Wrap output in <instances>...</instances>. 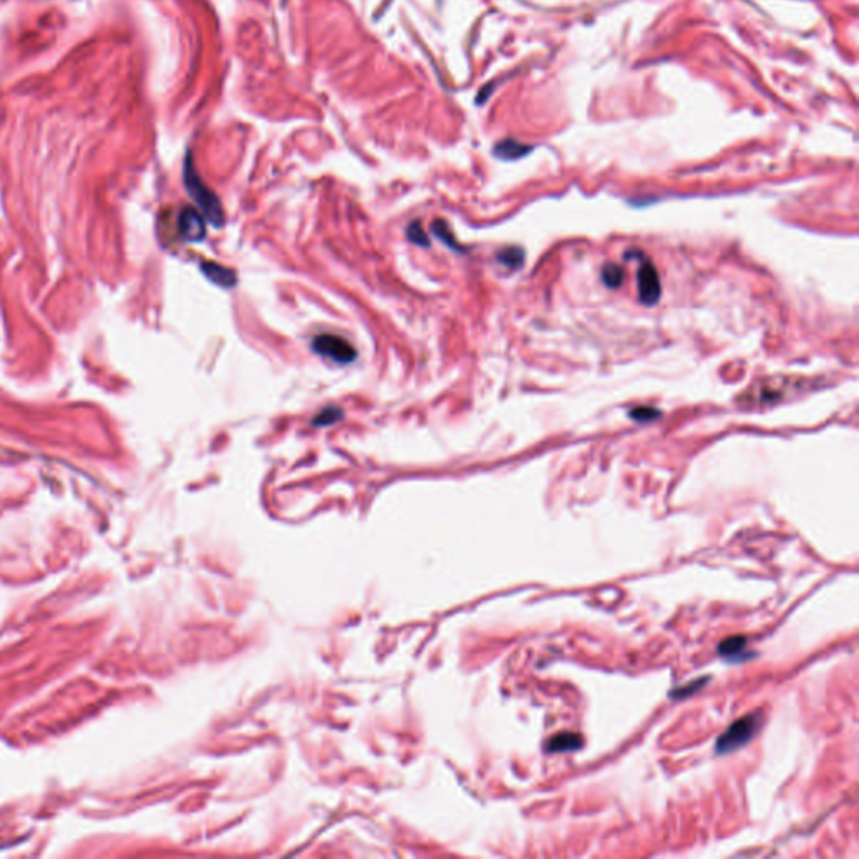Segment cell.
Wrapping results in <instances>:
<instances>
[{
	"instance_id": "cell-2",
	"label": "cell",
	"mask_w": 859,
	"mask_h": 859,
	"mask_svg": "<svg viewBox=\"0 0 859 859\" xmlns=\"http://www.w3.org/2000/svg\"><path fill=\"white\" fill-rule=\"evenodd\" d=\"M185 187L192 199L195 200V204L199 205V209L204 212L205 217L209 218V222L212 223L214 227H222L225 222L222 204H220L217 195L201 182L197 170L192 166L190 160H188L185 165Z\"/></svg>"
},
{
	"instance_id": "cell-8",
	"label": "cell",
	"mask_w": 859,
	"mask_h": 859,
	"mask_svg": "<svg viewBox=\"0 0 859 859\" xmlns=\"http://www.w3.org/2000/svg\"><path fill=\"white\" fill-rule=\"evenodd\" d=\"M201 271H204L206 279H210L214 284L225 287V289H232V287L237 284V274L233 272L232 269L223 267V265L220 264L204 262L201 264Z\"/></svg>"
},
{
	"instance_id": "cell-12",
	"label": "cell",
	"mask_w": 859,
	"mask_h": 859,
	"mask_svg": "<svg viewBox=\"0 0 859 859\" xmlns=\"http://www.w3.org/2000/svg\"><path fill=\"white\" fill-rule=\"evenodd\" d=\"M623 281H624L623 267H619V265H616V264L604 265V269H602V282H604L606 286L611 287V289H618V287L623 284Z\"/></svg>"
},
{
	"instance_id": "cell-5",
	"label": "cell",
	"mask_w": 859,
	"mask_h": 859,
	"mask_svg": "<svg viewBox=\"0 0 859 859\" xmlns=\"http://www.w3.org/2000/svg\"><path fill=\"white\" fill-rule=\"evenodd\" d=\"M638 292L643 304L655 305L661 296V284L655 265L648 259H643L638 269Z\"/></svg>"
},
{
	"instance_id": "cell-11",
	"label": "cell",
	"mask_w": 859,
	"mask_h": 859,
	"mask_svg": "<svg viewBox=\"0 0 859 859\" xmlns=\"http://www.w3.org/2000/svg\"><path fill=\"white\" fill-rule=\"evenodd\" d=\"M341 418H343V411H341L339 408L326 407L312 418V425L314 426H329V425L337 423Z\"/></svg>"
},
{
	"instance_id": "cell-9",
	"label": "cell",
	"mask_w": 859,
	"mask_h": 859,
	"mask_svg": "<svg viewBox=\"0 0 859 859\" xmlns=\"http://www.w3.org/2000/svg\"><path fill=\"white\" fill-rule=\"evenodd\" d=\"M745 650H747V638L745 636H730L718 645V655L727 661L747 660L745 656L750 655Z\"/></svg>"
},
{
	"instance_id": "cell-7",
	"label": "cell",
	"mask_w": 859,
	"mask_h": 859,
	"mask_svg": "<svg viewBox=\"0 0 859 859\" xmlns=\"http://www.w3.org/2000/svg\"><path fill=\"white\" fill-rule=\"evenodd\" d=\"M583 745H584L583 737L579 734H573V732H562V734H557L547 740L546 752H549V754L574 752V750L581 749Z\"/></svg>"
},
{
	"instance_id": "cell-1",
	"label": "cell",
	"mask_w": 859,
	"mask_h": 859,
	"mask_svg": "<svg viewBox=\"0 0 859 859\" xmlns=\"http://www.w3.org/2000/svg\"><path fill=\"white\" fill-rule=\"evenodd\" d=\"M762 712L749 713L735 720L718 737L717 744H715V752H717V755H727L735 752L737 749H742L757 735V732L762 728Z\"/></svg>"
},
{
	"instance_id": "cell-10",
	"label": "cell",
	"mask_w": 859,
	"mask_h": 859,
	"mask_svg": "<svg viewBox=\"0 0 859 859\" xmlns=\"http://www.w3.org/2000/svg\"><path fill=\"white\" fill-rule=\"evenodd\" d=\"M532 150V146L524 145V143L515 141V139H503L496 146V155L502 160H517L522 158Z\"/></svg>"
},
{
	"instance_id": "cell-17",
	"label": "cell",
	"mask_w": 859,
	"mask_h": 859,
	"mask_svg": "<svg viewBox=\"0 0 859 859\" xmlns=\"http://www.w3.org/2000/svg\"><path fill=\"white\" fill-rule=\"evenodd\" d=\"M658 415H660V411H656L655 408H645V407H641V408H635V410H633V411H629V416H633V418H635L636 421H650V420H655V418L658 416Z\"/></svg>"
},
{
	"instance_id": "cell-6",
	"label": "cell",
	"mask_w": 859,
	"mask_h": 859,
	"mask_svg": "<svg viewBox=\"0 0 859 859\" xmlns=\"http://www.w3.org/2000/svg\"><path fill=\"white\" fill-rule=\"evenodd\" d=\"M178 230L188 242H200L205 238L206 227L200 212L192 206H185L178 215Z\"/></svg>"
},
{
	"instance_id": "cell-4",
	"label": "cell",
	"mask_w": 859,
	"mask_h": 859,
	"mask_svg": "<svg viewBox=\"0 0 859 859\" xmlns=\"http://www.w3.org/2000/svg\"><path fill=\"white\" fill-rule=\"evenodd\" d=\"M794 386L793 380H784V378H773V380L762 381L760 385H755L750 388L749 393L744 395L742 402L749 407L752 404H771L782 399L789 395L787 388Z\"/></svg>"
},
{
	"instance_id": "cell-14",
	"label": "cell",
	"mask_w": 859,
	"mask_h": 859,
	"mask_svg": "<svg viewBox=\"0 0 859 859\" xmlns=\"http://www.w3.org/2000/svg\"><path fill=\"white\" fill-rule=\"evenodd\" d=\"M433 233H435V237H438L445 245L450 247V249L462 252V247L457 244V240H455V238H453L452 232H450L448 225L445 223L443 220H436V222L433 223Z\"/></svg>"
},
{
	"instance_id": "cell-13",
	"label": "cell",
	"mask_w": 859,
	"mask_h": 859,
	"mask_svg": "<svg viewBox=\"0 0 859 859\" xmlns=\"http://www.w3.org/2000/svg\"><path fill=\"white\" fill-rule=\"evenodd\" d=\"M498 264L506 265L507 269H517L520 267L524 262V252L520 249H515V247H512V249H506L502 250L501 254L497 255Z\"/></svg>"
},
{
	"instance_id": "cell-15",
	"label": "cell",
	"mask_w": 859,
	"mask_h": 859,
	"mask_svg": "<svg viewBox=\"0 0 859 859\" xmlns=\"http://www.w3.org/2000/svg\"><path fill=\"white\" fill-rule=\"evenodd\" d=\"M407 235L413 242V244L421 245V247H430L428 235H426L425 230H423V228H421L420 223H416V222L415 223H410V227L407 228Z\"/></svg>"
},
{
	"instance_id": "cell-16",
	"label": "cell",
	"mask_w": 859,
	"mask_h": 859,
	"mask_svg": "<svg viewBox=\"0 0 859 859\" xmlns=\"http://www.w3.org/2000/svg\"><path fill=\"white\" fill-rule=\"evenodd\" d=\"M707 680H708L707 677H705V678H701V680H695V682L688 683V685H685V686H680V688H678V690L672 691V694H670V695L674 696V699H683V696L691 695V694H694V691L699 690V688L703 686V683L707 682Z\"/></svg>"
},
{
	"instance_id": "cell-3",
	"label": "cell",
	"mask_w": 859,
	"mask_h": 859,
	"mask_svg": "<svg viewBox=\"0 0 859 859\" xmlns=\"http://www.w3.org/2000/svg\"><path fill=\"white\" fill-rule=\"evenodd\" d=\"M312 351L319 356L331 359L339 364L353 363L356 359V349L343 337L334 334H321L312 339Z\"/></svg>"
}]
</instances>
